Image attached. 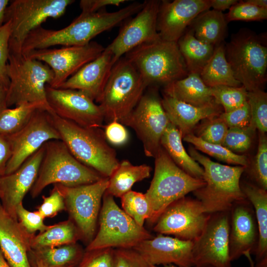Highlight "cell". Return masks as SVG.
Returning a JSON list of instances; mask_svg holds the SVG:
<instances>
[{"mask_svg": "<svg viewBox=\"0 0 267 267\" xmlns=\"http://www.w3.org/2000/svg\"><path fill=\"white\" fill-rule=\"evenodd\" d=\"M141 7L140 2H134L114 12H81L69 25L59 30L47 29L41 26L27 35L23 43L21 53L26 55L33 50L54 45L86 44L100 33L132 17Z\"/></svg>", "mask_w": 267, "mask_h": 267, "instance_id": "1", "label": "cell"}, {"mask_svg": "<svg viewBox=\"0 0 267 267\" xmlns=\"http://www.w3.org/2000/svg\"><path fill=\"white\" fill-rule=\"evenodd\" d=\"M189 155L203 166L205 184L193 192L205 213L212 214L227 212L236 204L246 199L240 185V179L245 167L230 166L215 162L200 153L192 146Z\"/></svg>", "mask_w": 267, "mask_h": 267, "instance_id": "2", "label": "cell"}, {"mask_svg": "<svg viewBox=\"0 0 267 267\" xmlns=\"http://www.w3.org/2000/svg\"><path fill=\"white\" fill-rule=\"evenodd\" d=\"M53 125L71 154L80 162L109 178L120 162L101 128L81 126L49 112Z\"/></svg>", "mask_w": 267, "mask_h": 267, "instance_id": "3", "label": "cell"}, {"mask_svg": "<svg viewBox=\"0 0 267 267\" xmlns=\"http://www.w3.org/2000/svg\"><path fill=\"white\" fill-rule=\"evenodd\" d=\"M44 145L38 176L30 190L32 198L51 184L74 187L92 183L104 177L78 161L61 140H51Z\"/></svg>", "mask_w": 267, "mask_h": 267, "instance_id": "4", "label": "cell"}, {"mask_svg": "<svg viewBox=\"0 0 267 267\" xmlns=\"http://www.w3.org/2000/svg\"><path fill=\"white\" fill-rule=\"evenodd\" d=\"M147 87L165 85L189 74L177 42L161 39L141 44L125 54Z\"/></svg>", "mask_w": 267, "mask_h": 267, "instance_id": "5", "label": "cell"}, {"mask_svg": "<svg viewBox=\"0 0 267 267\" xmlns=\"http://www.w3.org/2000/svg\"><path fill=\"white\" fill-rule=\"evenodd\" d=\"M154 158L153 178L145 193L152 208L148 220L151 224L172 203L205 184L203 179L194 178L178 167L161 145Z\"/></svg>", "mask_w": 267, "mask_h": 267, "instance_id": "6", "label": "cell"}, {"mask_svg": "<svg viewBox=\"0 0 267 267\" xmlns=\"http://www.w3.org/2000/svg\"><path fill=\"white\" fill-rule=\"evenodd\" d=\"M147 87L135 68L125 57L113 65L97 101L107 123H121L135 107Z\"/></svg>", "mask_w": 267, "mask_h": 267, "instance_id": "7", "label": "cell"}, {"mask_svg": "<svg viewBox=\"0 0 267 267\" xmlns=\"http://www.w3.org/2000/svg\"><path fill=\"white\" fill-rule=\"evenodd\" d=\"M6 74L9 80L7 107L24 103H41L50 111L45 88L53 78V72L46 64L22 53H8Z\"/></svg>", "mask_w": 267, "mask_h": 267, "instance_id": "8", "label": "cell"}, {"mask_svg": "<svg viewBox=\"0 0 267 267\" xmlns=\"http://www.w3.org/2000/svg\"><path fill=\"white\" fill-rule=\"evenodd\" d=\"M100 211L98 231L86 251L103 248H133L141 242L152 238L143 226L137 224L106 192Z\"/></svg>", "mask_w": 267, "mask_h": 267, "instance_id": "9", "label": "cell"}, {"mask_svg": "<svg viewBox=\"0 0 267 267\" xmlns=\"http://www.w3.org/2000/svg\"><path fill=\"white\" fill-rule=\"evenodd\" d=\"M235 78L248 91L262 89L267 80V48L253 34L240 32L224 47Z\"/></svg>", "mask_w": 267, "mask_h": 267, "instance_id": "10", "label": "cell"}, {"mask_svg": "<svg viewBox=\"0 0 267 267\" xmlns=\"http://www.w3.org/2000/svg\"><path fill=\"white\" fill-rule=\"evenodd\" d=\"M73 0H14L7 6L4 23L11 24L9 52L21 53L24 40L32 31L47 19L58 18Z\"/></svg>", "mask_w": 267, "mask_h": 267, "instance_id": "11", "label": "cell"}, {"mask_svg": "<svg viewBox=\"0 0 267 267\" xmlns=\"http://www.w3.org/2000/svg\"><path fill=\"white\" fill-rule=\"evenodd\" d=\"M109 178L88 184L68 187L55 184L62 193L66 210L77 226L81 239L89 244L95 236L101 199L108 185Z\"/></svg>", "mask_w": 267, "mask_h": 267, "instance_id": "12", "label": "cell"}, {"mask_svg": "<svg viewBox=\"0 0 267 267\" xmlns=\"http://www.w3.org/2000/svg\"><path fill=\"white\" fill-rule=\"evenodd\" d=\"M170 123L161 99L154 90L143 94L131 113L121 123L132 128L141 141L144 153L154 157Z\"/></svg>", "mask_w": 267, "mask_h": 267, "instance_id": "13", "label": "cell"}, {"mask_svg": "<svg viewBox=\"0 0 267 267\" xmlns=\"http://www.w3.org/2000/svg\"><path fill=\"white\" fill-rule=\"evenodd\" d=\"M210 215L205 212L198 200L184 196L165 209L153 230L158 234L193 242L201 235Z\"/></svg>", "mask_w": 267, "mask_h": 267, "instance_id": "14", "label": "cell"}, {"mask_svg": "<svg viewBox=\"0 0 267 267\" xmlns=\"http://www.w3.org/2000/svg\"><path fill=\"white\" fill-rule=\"evenodd\" d=\"M228 213L211 214L201 235L193 241V266L231 267L229 254Z\"/></svg>", "mask_w": 267, "mask_h": 267, "instance_id": "15", "label": "cell"}, {"mask_svg": "<svg viewBox=\"0 0 267 267\" xmlns=\"http://www.w3.org/2000/svg\"><path fill=\"white\" fill-rule=\"evenodd\" d=\"M7 138L12 154L7 164L5 175L16 171L46 142L60 139L49 111L43 108L35 112L24 128Z\"/></svg>", "mask_w": 267, "mask_h": 267, "instance_id": "16", "label": "cell"}, {"mask_svg": "<svg viewBox=\"0 0 267 267\" xmlns=\"http://www.w3.org/2000/svg\"><path fill=\"white\" fill-rule=\"evenodd\" d=\"M104 49L98 43L91 41L83 45L35 50L26 55L45 62L51 68L54 76L48 86L57 89L83 66L97 57Z\"/></svg>", "mask_w": 267, "mask_h": 267, "instance_id": "17", "label": "cell"}, {"mask_svg": "<svg viewBox=\"0 0 267 267\" xmlns=\"http://www.w3.org/2000/svg\"><path fill=\"white\" fill-rule=\"evenodd\" d=\"M46 98L52 112L61 118L87 128H103L99 105L83 92L46 86Z\"/></svg>", "mask_w": 267, "mask_h": 267, "instance_id": "18", "label": "cell"}, {"mask_svg": "<svg viewBox=\"0 0 267 267\" xmlns=\"http://www.w3.org/2000/svg\"><path fill=\"white\" fill-rule=\"evenodd\" d=\"M160 1H144L142 8L134 17L127 19L116 37L106 47L112 53L115 63L137 46L160 39L157 30Z\"/></svg>", "mask_w": 267, "mask_h": 267, "instance_id": "19", "label": "cell"}, {"mask_svg": "<svg viewBox=\"0 0 267 267\" xmlns=\"http://www.w3.org/2000/svg\"><path fill=\"white\" fill-rule=\"evenodd\" d=\"M210 8V0H161L157 19L160 39L177 42L192 21Z\"/></svg>", "mask_w": 267, "mask_h": 267, "instance_id": "20", "label": "cell"}, {"mask_svg": "<svg viewBox=\"0 0 267 267\" xmlns=\"http://www.w3.org/2000/svg\"><path fill=\"white\" fill-rule=\"evenodd\" d=\"M44 145L16 171L0 177V202L5 211L15 220H17L16 207L22 203L37 179L44 153Z\"/></svg>", "mask_w": 267, "mask_h": 267, "instance_id": "21", "label": "cell"}, {"mask_svg": "<svg viewBox=\"0 0 267 267\" xmlns=\"http://www.w3.org/2000/svg\"><path fill=\"white\" fill-rule=\"evenodd\" d=\"M193 242L158 234L133 248L154 266L173 264L192 267Z\"/></svg>", "mask_w": 267, "mask_h": 267, "instance_id": "22", "label": "cell"}, {"mask_svg": "<svg viewBox=\"0 0 267 267\" xmlns=\"http://www.w3.org/2000/svg\"><path fill=\"white\" fill-rule=\"evenodd\" d=\"M114 64L112 53L105 48L97 57L83 66L59 88L81 91L97 102Z\"/></svg>", "mask_w": 267, "mask_h": 267, "instance_id": "23", "label": "cell"}, {"mask_svg": "<svg viewBox=\"0 0 267 267\" xmlns=\"http://www.w3.org/2000/svg\"><path fill=\"white\" fill-rule=\"evenodd\" d=\"M32 236L5 211L0 201V250L11 267H31L28 253Z\"/></svg>", "mask_w": 267, "mask_h": 267, "instance_id": "24", "label": "cell"}, {"mask_svg": "<svg viewBox=\"0 0 267 267\" xmlns=\"http://www.w3.org/2000/svg\"><path fill=\"white\" fill-rule=\"evenodd\" d=\"M161 103L169 122L177 128L182 137L191 133L199 121L219 116L222 113L219 104L197 107L165 94Z\"/></svg>", "mask_w": 267, "mask_h": 267, "instance_id": "25", "label": "cell"}, {"mask_svg": "<svg viewBox=\"0 0 267 267\" xmlns=\"http://www.w3.org/2000/svg\"><path fill=\"white\" fill-rule=\"evenodd\" d=\"M243 203L232 208L229 235V254L231 262L247 252L251 251L256 239L254 218L249 209Z\"/></svg>", "mask_w": 267, "mask_h": 267, "instance_id": "26", "label": "cell"}, {"mask_svg": "<svg viewBox=\"0 0 267 267\" xmlns=\"http://www.w3.org/2000/svg\"><path fill=\"white\" fill-rule=\"evenodd\" d=\"M164 92L165 95L197 107L218 104L212 95L211 88L205 84L197 74L189 73L184 78L165 85Z\"/></svg>", "mask_w": 267, "mask_h": 267, "instance_id": "27", "label": "cell"}, {"mask_svg": "<svg viewBox=\"0 0 267 267\" xmlns=\"http://www.w3.org/2000/svg\"><path fill=\"white\" fill-rule=\"evenodd\" d=\"M182 138L179 131L170 122L161 137L160 144L178 167L191 176L203 179V168L186 152Z\"/></svg>", "mask_w": 267, "mask_h": 267, "instance_id": "28", "label": "cell"}, {"mask_svg": "<svg viewBox=\"0 0 267 267\" xmlns=\"http://www.w3.org/2000/svg\"><path fill=\"white\" fill-rule=\"evenodd\" d=\"M227 23L222 11L213 9L199 14L190 25L197 39L216 46L221 44L225 36Z\"/></svg>", "mask_w": 267, "mask_h": 267, "instance_id": "29", "label": "cell"}, {"mask_svg": "<svg viewBox=\"0 0 267 267\" xmlns=\"http://www.w3.org/2000/svg\"><path fill=\"white\" fill-rule=\"evenodd\" d=\"M200 76L210 88L219 86H242L234 77L225 57L224 46L221 44L215 47L212 57L202 69Z\"/></svg>", "mask_w": 267, "mask_h": 267, "instance_id": "30", "label": "cell"}, {"mask_svg": "<svg viewBox=\"0 0 267 267\" xmlns=\"http://www.w3.org/2000/svg\"><path fill=\"white\" fill-rule=\"evenodd\" d=\"M151 171V167L146 164L134 165L128 160H123L109 178L105 192L113 197L121 198L131 190L135 182L148 178Z\"/></svg>", "mask_w": 267, "mask_h": 267, "instance_id": "31", "label": "cell"}, {"mask_svg": "<svg viewBox=\"0 0 267 267\" xmlns=\"http://www.w3.org/2000/svg\"><path fill=\"white\" fill-rule=\"evenodd\" d=\"M177 44L189 73L200 75L212 57L215 46L197 39L191 30L185 31Z\"/></svg>", "mask_w": 267, "mask_h": 267, "instance_id": "32", "label": "cell"}, {"mask_svg": "<svg viewBox=\"0 0 267 267\" xmlns=\"http://www.w3.org/2000/svg\"><path fill=\"white\" fill-rule=\"evenodd\" d=\"M242 190L255 210L258 230L259 239L255 251L256 259L260 262L267 258V192L259 186L246 183Z\"/></svg>", "mask_w": 267, "mask_h": 267, "instance_id": "33", "label": "cell"}, {"mask_svg": "<svg viewBox=\"0 0 267 267\" xmlns=\"http://www.w3.org/2000/svg\"><path fill=\"white\" fill-rule=\"evenodd\" d=\"M81 239L75 223L69 219L58 223L49 225L45 231L33 235L30 241L31 250L52 248L76 243Z\"/></svg>", "mask_w": 267, "mask_h": 267, "instance_id": "34", "label": "cell"}, {"mask_svg": "<svg viewBox=\"0 0 267 267\" xmlns=\"http://www.w3.org/2000/svg\"><path fill=\"white\" fill-rule=\"evenodd\" d=\"M50 111L41 103H24L13 108H6L0 113V134L10 136L24 128L39 109Z\"/></svg>", "mask_w": 267, "mask_h": 267, "instance_id": "35", "label": "cell"}, {"mask_svg": "<svg viewBox=\"0 0 267 267\" xmlns=\"http://www.w3.org/2000/svg\"><path fill=\"white\" fill-rule=\"evenodd\" d=\"M32 251L47 267H76L85 253L76 243Z\"/></svg>", "mask_w": 267, "mask_h": 267, "instance_id": "36", "label": "cell"}, {"mask_svg": "<svg viewBox=\"0 0 267 267\" xmlns=\"http://www.w3.org/2000/svg\"><path fill=\"white\" fill-rule=\"evenodd\" d=\"M184 141L193 145L196 149L228 164L246 167L248 160L245 155L234 153L221 144L209 143L190 133L182 137Z\"/></svg>", "mask_w": 267, "mask_h": 267, "instance_id": "37", "label": "cell"}, {"mask_svg": "<svg viewBox=\"0 0 267 267\" xmlns=\"http://www.w3.org/2000/svg\"><path fill=\"white\" fill-rule=\"evenodd\" d=\"M121 198L123 210L139 225L143 226L151 217L152 208L145 193L131 190Z\"/></svg>", "mask_w": 267, "mask_h": 267, "instance_id": "38", "label": "cell"}, {"mask_svg": "<svg viewBox=\"0 0 267 267\" xmlns=\"http://www.w3.org/2000/svg\"><path fill=\"white\" fill-rule=\"evenodd\" d=\"M211 89L216 102L223 107L224 112L239 107L247 100L248 91L243 86L238 87L219 86Z\"/></svg>", "mask_w": 267, "mask_h": 267, "instance_id": "39", "label": "cell"}, {"mask_svg": "<svg viewBox=\"0 0 267 267\" xmlns=\"http://www.w3.org/2000/svg\"><path fill=\"white\" fill-rule=\"evenodd\" d=\"M247 102L250 114V127L260 133L267 131V94L262 89L248 91Z\"/></svg>", "mask_w": 267, "mask_h": 267, "instance_id": "40", "label": "cell"}, {"mask_svg": "<svg viewBox=\"0 0 267 267\" xmlns=\"http://www.w3.org/2000/svg\"><path fill=\"white\" fill-rule=\"evenodd\" d=\"M227 22L235 20L259 21L267 18V8L256 6L246 1L232 5L225 15Z\"/></svg>", "mask_w": 267, "mask_h": 267, "instance_id": "41", "label": "cell"}, {"mask_svg": "<svg viewBox=\"0 0 267 267\" xmlns=\"http://www.w3.org/2000/svg\"><path fill=\"white\" fill-rule=\"evenodd\" d=\"M254 131L251 127L228 128L221 145L236 154L246 151L251 146Z\"/></svg>", "mask_w": 267, "mask_h": 267, "instance_id": "42", "label": "cell"}, {"mask_svg": "<svg viewBox=\"0 0 267 267\" xmlns=\"http://www.w3.org/2000/svg\"><path fill=\"white\" fill-rule=\"evenodd\" d=\"M260 133L258 147L252 168V174L260 187L267 189V138Z\"/></svg>", "mask_w": 267, "mask_h": 267, "instance_id": "43", "label": "cell"}, {"mask_svg": "<svg viewBox=\"0 0 267 267\" xmlns=\"http://www.w3.org/2000/svg\"><path fill=\"white\" fill-rule=\"evenodd\" d=\"M197 136L209 143L222 144L228 127L219 116L206 119Z\"/></svg>", "mask_w": 267, "mask_h": 267, "instance_id": "44", "label": "cell"}, {"mask_svg": "<svg viewBox=\"0 0 267 267\" xmlns=\"http://www.w3.org/2000/svg\"><path fill=\"white\" fill-rule=\"evenodd\" d=\"M16 215L20 224L30 235H34L37 231L42 233L49 227V225L44 224V218L38 211H28L24 208L22 203L16 207Z\"/></svg>", "mask_w": 267, "mask_h": 267, "instance_id": "45", "label": "cell"}, {"mask_svg": "<svg viewBox=\"0 0 267 267\" xmlns=\"http://www.w3.org/2000/svg\"><path fill=\"white\" fill-rule=\"evenodd\" d=\"M76 267H115L114 249L108 248L86 251Z\"/></svg>", "mask_w": 267, "mask_h": 267, "instance_id": "46", "label": "cell"}, {"mask_svg": "<svg viewBox=\"0 0 267 267\" xmlns=\"http://www.w3.org/2000/svg\"><path fill=\"white\" fill-rule=\"evenodd\" d=\"M43 203L38 207L37 211L44 219L54 217L59 212L66 210L64 197L55 184L50 195L43 196Z\"/></svg>", "mask_w": 267, "mask_h": 267, "instance_id": "47", "label": "cell"}, {"mask_svg": "<svg viewBox=\"0 0 267 267\" xmlns=\"http://www.w3.org/2000/svg\"><path fill=\"white\" fill-rule=\"evenodd\" d=\"M228 128L250 127L251 114L247 100L239 107L228 112H222L219 116Z\"/></svg>", "mask_w": 267, "mask_h": 267, "instance_id": "48", "label": "cell"}, {"mask_svg": "<svg viewBox=\"0 0 267 267\" xmlns=\"http://www.w3.org/2000/svg\"><path fill=\"white\" fill-rule=\"evenodd\" d=\"M115 267H156L133 248L114 249Z\"/></svg>", "mask_w": 267, "mask_h": 267, "instance_id": "49", "label": "cell"}, {"mask_svg": "<svg viewBox=\"0 0 267 267\" xmlns=\"http://www.w3.org/2000/svg\"><path fill=\"white\" fill-rule=\"evenodd\" d=\"M11 24L5 22L0 28V82L9 87V80L6 74V65L9 53V41Z\"/></svg>", "mask_w": 267, "mask_h": 267, "instance_id": "50", "label": "cell"}, {"mask_svg": "<svg viewBox=\"0 0 267 267\" xmlns=\"http://www.w3.org/2000/svg\"><path fill=\"white\" fill-rule=\"evenodd\" d=\"M104 133L106 140L115 145H122L128 140L127 130L121 123L113 121L103 126Z\"/></svg>", "mask_w": 267, "mask_h": 267, "instance_id": "51", "label": "cell"}, {"mask_svg": "<svg viewBox=\"0 0 267 267\" xmlns=\"http://www.w3.org/2000/svg\"><path fill=\"white\" fill-rule=\"evenodd\" d=\"M125 0H82L80 6L83 13H95L109 5L118 6Z\"/></svg>", "mask_w": 267, "mask_h": 267, "instance_id": "52", "label": "cell"}, {"mask_svg": "<svg viewBox=\"0 0 267 267\" xmlns=\"http://www.w3.org/2000/svg\"><path fill=\"white\" fill-rule=\"evenodd\" d=\"M11 154V145L7 137L0 134V177L5 175Z\"/></svg>", "mask_w": 267, "mask_h": 267, "instance_id": "53", "label": "cell"}, {"mask_svg": "<svg viewBox=\"0 0 267 267\" xmlns=\"http://www.w3.org/2000/svg\"><path fill=\"white\" fill-rule=\"evenodd\" d=\"M238 2L236 0H210L211 7L213 9L222 11L229 9Z\"/></svg>", "mask_w": 267, "mask_h": 267, "instance_id": "54", "label": "cell"}, {"mask_svg": "<svg viewBox=\"0 0 267 267\" xmlns=\"http://www.w3.org/2000/svg\"><path fill=\"white\" fill-rule=\"evenodd\" d=\"M8 87L0 82V113L7 107V95Z\"/></svg>", "mask_w": 267, "mask_h": 267, "instance_id": "55", "label": "cell"}, {"mask_svg": "<svg viewBox=\"0 0 267 267\" xmlns=\"http://www.w3.org/2000/svg\"><path fill=\"white\" fill-rule=\"evenodd\" d=\"M28 257L31 267H47L42 260L32 250L29 252Z\"/></svg>", "mask_w": 267, "mask_h": 267, "instance_id": "56", "label": "cell"}, {"mask_svg": "<svg viewBox=\"0 0 267 267\" xmlns=\"http://www.w3.org/2000/svg\"><path fill=\"white\" fill-rule=\"evenodd\" d=\"M10 1L0 0V28L4 24L6 9Z\"/></svg>", "mask_w": 267, "mask_h": 267, "instance_id": "57", "label": "cell"}, {"mask_svg": "<svg viewBox=\"0 0 267 267\" xmlns=\"http://www.w3.org/2000/svg\"><path fill=\"white\" fill-rule=\"evenodd\" d=\"M246 1L248 2L253 4L256 6L267 8V0H248Z\"/></svg>", "mask_w": 267, "mask_h": 267, "instance_id": "58", "label": "cell"}, {"mask_svg": "<svg viewBox=\"0 0 267 267\" xmlns=\"http://www.w3.org/2000/svg\"><path fill=\"white\" fill-rule=\"evenodd\" d=\"M0 267H11L8 264L0 250Z\"/></svg>", "mask_w": 267, "mask_h": 267, "instance_id": "59", "label": "cell"}, {"mask_svg": "<svg viewBox=\"0 0 267 267\" xmlns=\"http://www.w3.org/2000/svg\"><path fill=\"white\" fill-rule=\"evenodd\" d=\"M251 252H247L244 253V255L247 258L249 263L250 267H255L254 262L253 261L251 255Z\"/></svg>", "mask_w": 267, "mask_h": 267, "instance_id": "60", "label": "cell"}, {"mask_svg": "<svg viewBox=\"0 0 267 267\" xmlns=\"http://www.w3.org/2000/svg\"><path fill=\"white\" fill-rule=\"evenodd\" d=\"M156 267H181L177 266L173 264H169V265H163L160 267L156 266ZM192 267H200L193 266Z\"/></svg>", "mask_w": 267, "mask_h": 267, "instance_id": "61", "label": "cell"}, {"mask_svg": "<svg viewBox=\"0 0 267 267\" xmlns=\"http://www.w3.org/2000/svg\"><path fill=\"white\" fill-rule=\"evenodd\" d=\"M211 267V266H204V267Z\"/></svg>", "mask_w": 267, "mask_h": 267, "instance_id": "62", "label": "cell"}, {"mask_svg": "<svg viewBox=\"0 0 267 267\" xmlns=\"http://www.w3.org/2000/svg\"></svg>", "mask_w": 267, "mask_h": 267, "instance_id": "63", "label": "cell"}]
</instances>
